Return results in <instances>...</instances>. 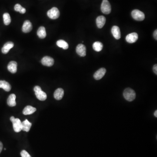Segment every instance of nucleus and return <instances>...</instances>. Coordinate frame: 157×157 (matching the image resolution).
Returning <instances> with one entry per match:
<instances>
[{
	"mask_svg": "<svg viewBox=\"0 0 157 157\" xmlns=\"http://www.w3.org/2000/svg\"><path fill=\"white\" fill-rule=\"evenodd\" d=\"M123 96L126 100L129 102H131L135 99L136 93L131 88H127L124 91Z\"/></svg>",
	"mask_w": 157,
	"mask_h": 157,
	"instance_id": "1",
	"label": "nucleus"
},
{
	"mask_svg": "<svg viewBox=\"0 0 157 157\" xmlns=\"http://www.w3.org/2000/svg\"><path fill=\"white\" fill-rule=\"evenodd\" d=\"M11 121L13 124V129L14 131L17 133L20 132L22 130V122L19 118H15L14 116L11 117Z\"/></svg>",
	"mask_w": 157,
	"mask_h": 157,
	"instance_id": "2",
	"label": "nucleus"
},
{
	"mask_svg": "<svg viewBox=\"0 0 157 157\" xmlns=\"http://www.w3.org/2000/svg\"><path fill=\"white\" fill-rule=\"evenodd\" d=\"M34 90L35 92V95L37 99L39 100L44 101L47 99V94L42 90L39 86H35L34 88Z\"/></svg>",
	"mask_w": 157,
	"mask_h": 157,
	"instance_id": "3",
	"label": "nucleus"
},
{
	"mask_svg": "<svg viewBox=\"0 0 157 157\" xmlns=\"http://www.w3.org/2000/svg\"><path fill=\"white\" fill-rule=\"evenodd\" d=\"M101 10L104 14L108 15L111 11V5L108 0H103L101 5Z\"/></svg>",
	"mask_w": 157,
	"mask_h": 157,
	"instance_id": "4",
	"label": "nucleus"
},
{
	"mask_svg": "<svg viewBox=\"0 0 157 157\" xmlns=\"http://www.w3.org/2000/svg\"><path fill=\"white\" fill-rule=\"evenodd\" d=\"M131 15L133 19L138 21H142L145 19L144 13L139 10H134L131 12Z\"/></svg>",
	"mask_w": 157,
	"mask_h": 157,
	"instance_id": "5",
	"label": "nucleus"
},
{
	"mask_svg": "<svg viewBox=\"0 0 157 157\" xmlns=\"http://www.w3.org/2000/svg\"><path fill=\"white\" fill-rule=\"evenodd\" d=\"M47 15L50 19H56L59 17L60 12L57 7H53L47 12Z\"/></svg>",
	"mask_w": 157,
	"mask_h": 157,
	"instance_id": "6",
	"label": "nucleus"
},
{
	"mask_svg": "<svg viewBox=\"0 0 157 157\" xmlns=\"http://www.w3.org/2000/svg\"><path fill=\"white\" fill-rule=\"evenodd\" d=\"M138 39V35L136 33H133L128 35L126 37V40L130 43H135Z\"/></svg>",
	"mask_w": 157,
	"mask_h": 157,
	"instance_id": "7",
	"label": "nucleus"
},
{
	"mask_svg": "<svg viewBox=\"0 0 157 157\" xmlns=\"http://www.w3.org/2000/svg\"><path fill=\"white\" fill-rule=\"evenodd\" d=\"M41 62L43 65L49 67H52L54 63V60L53 59L48 56L44 57L42 59Z\"/></svg>",
	"mask_w": 157,
	"mask_h": 157,
	"instance_id": "8",
	"label": "nucleus"
},
{
	"mask_svg": "<svg viewBox=\"0 0 157 157\" xmlns=\"http://www.w3.org/2000/svg\"><path fill=\"white\" fill-rule=\"evenodd\" d=\"M76 52L77 53L80 57H85L86 56V46L82 44L78 45L76 48Z\"/></svg>",
	"mask_w": 157,
	"mask_h": 157,
	"instance_id": "9",
	"label": "nucleus"
},
{
	"mask_svg": "<svg viewBox=\"0 0 157 157\" xmlns=\"http://www.w3.org/2000/svg\"><path fill=\"white\" fill-rule=\"evenodd\" d=\"M106 73V69L104 68H101L95 73L93 75V77L95 80H100L104 77Z\"/></svg>",
	"mask_w": 157,
	"mask_h": 157,
	"instance_id": "10",
	"label": "nucleus"
},
{
	"mask_svg": "<svg viewBox=\"0 0 157 157\" xmlns=\"http://www.w3.org/2000/svg\"><path fill=\"white\" fill-rule=\"evenodd\" d=\"M33 29V25L31 22L29 20L25 21L22 26V30L24 33H29Z\"/></svg>",
	"mask_w": 157,
	"mask_h": 157,
	"instance_id": "11",
	"label": "nucleus"
},
{
	"mask_svg": "<svg viewBox=\"0 0 157 157\" xmlns=\"http://www.w3.org/2000/svg\"><path fill=\"white\" fill-rule=\"evenodd\" d=\"M106 19L104 16H98L96 19V24L99 29H101L105 24Z\"/></svg>",
	"mask_w": 157,
	"mask_h": 157,
	"instance_id": "12",
	"label": "nucleus"
},
{
	"mask_svg": "<svg viewBox=\"0 0 157 157\" xmlns=\"http://www.w3.org/2000/svg\"><path fill=\"white\" fill-rule=\"evenodd\" d=\"M111 33L113 36L116 39H119L121 37L120 29L118 26H113L111 29Z\"/></svg>",
	"mask_w": 157,
	"mask_h": 157,
	"instance_id": "13",
	"label": "nucleus"
},
{
	"mask_svg": "<svg viewBox=\"0 0 157 157\" xmlns=\"http://www.w3.org/2000/svg\"><path fill=\"white\" fill-rule=\"evenodd\" d=\"M17 63L15 61H11L9 63L7 66V69L10 72L15 73L17 72Z\"/></svg>",
	"mask_w": 157,
	"mask_h": 157,
	"instance_id": "14",
	"label": "nucleus"
},
{
	"mask_svg": "<svg viewBox=\"0 0 157 157\" xmlns=\"http://www.w3.org/2000/svg\"><path fill=\"white\" fill-rule=\"evenodd\" d=\"M64 90L62 88H59L56 90L54 93V96L56 100H61L63 98V96H64Z\"/></svg>",
	"mask_w": 157,
	"mask_h": 157,
	"instance_id": "15",
	"label": "nucleus"
},
{
	"mask_svg": "<svg viewBox=\"0 0 157 157\" xmlns=\"http://www.w3.org/2000/svg\"><path fill=\"white\" fill-rule=\"evenodd\" d=\"M14 44L12 42H8L4 45L1 49L2 53L4 54H7L9 53V50L14 47Z\"/></svg>",
	"mask_w": 157,
	"mask_h": 157,
	"instance_id": "16",
	"label": "nucleus"
},
{
	"mask_svg": "<svg viewBox=\"0 0 157 157\" xmlns=\"http://www.w3.org/2000/svg\"><path fill=\"white\" fill-rule=\"evenodd\" d=\"M36 111V109L31 106H27L23 110V114L25 115H30L33 114Z\"/></svg>",
	"mask_w": 157,
	"mask_h": 157,
	"instance_id": "17",
	"label": "nucleus"
},
{
	"mask_svg": "<svg viewBox=\"0 0 157 157\" xmlns=\"http://www.w3.org/2000/svg\"><path fill=\"white\" fill-rule=\"evenodd\" d=\"M16 95L15 94H11L7 98V104L9 106L13 107L15 106L16 103L15 101Z\"/></svg>",
	"mask_w": 157,
	"mask_h": 157,
	"instance_id": "18",
	"label": "nucleus"
},
{
	"mask_svg": "<svg viewBox=\"0 0 157 157\" xmlns=\"http://www.w3.org/2000/svg\"><path fill=\"white\" fill-rule=\"evenodd\" d=\"M0 88H2L5 91L9 92L11 90V86L10 84L5 80H0Z\"/></svg>",
	"mask_w": 157,
	"mask_h": 157,
	"instance_id": "19",
	"label": "nucleus"
},
{
	"mask_svg": "<svg viewBox=\"0 0 157 157\" xmlns=\"http://www.w3.org/2000/svg\"><path fill=\"white\" fill-rule=\"evenodd\" d=\"M32 124L26 119L22 122V130L23 131L29 132L31 128Z\"/></svg>",
	"mask_w": 157,
	"mask_h": 157,
	"instance_id": "20",
	"label": "nucleus"
},
{
	"mask_svg": "<svg viewBox=\"0 0 157 157\" xmlns=\"http://www.w3.org/2000/svg\"><path fill=\"white\" fill-rule=\"evenodd\" d=\"M37 35L41 39H44L46 36L45 28L43 26L39 27L37 31Z\"/></svg>",
	"mask_w": 157,
	"mask_h": 157,
	"instance_id": "21",
	"label": "nucleus"
},
{
	"mask_svg": "<svg viewBox=\"0 0 157 157\" xmlns=\"http://www.w3.org/2000/svg\"><path fill=\"white\" fill-rule=\"evenodd\" d=\"M92 48L96 52H100L103 49V44L100 42H95L92 45Z\"/></svg>",
	"mask_w": 157,
	"mask_h": 157,
	"instance_id": "22",
	"label": "nucleus"
},
{
	"mask_svg": "<svg viewBox=\"0 0 157 157\" xmlns=\"http://www.w3.org/2000/svg\"><path fill=\"white\" fill-rule=\"evenodd\" d=\"M57 44L58 46L62 48L63 49H67L69 48L68 44L63 40H58L57 42Z\"/></svg>",
	"mask_w": 157,
	"mask_h": 157,
	"instance_id": "23",
	"label": "nucleus"
},
{
	"mask_svg": "<svg viewBox=\"0 0 157 157\" xmlns=\"http://www.w3.org/2000/svg\"><path fill=\"white\" fill-rule=\"evenodd\" d=\"M3 19L4 24L6 25H9L11 22L10 15L8 13H5L3 15Z\"/></svg>",
	"mask_w": 157,
	"mask_h": 157,
	"instance_id": "24",
	"label": "nucleus"
},
{
	"mask_svg": "<svg viewBox=\"0 0 157 157\" xmlns=\"http://www.w3.org/2000/svg\"><path fill=\"white\" fill-rule=\"evenodd\" d=\"M14 9L15 11L19 12L21 14H25L26 12V9L24 7H22L19 4H17L15 6Z\"/></svg>",
	"mask_w": 157,
	"mask_h": 157,
	"instance_id": "25",
	"label": "nucleus"
},
{
	"mask_svg": "<svg viewBox=\"0 0 157 157\" xmlns=\"http://www.w3.org/2000/svg\"><path fill=\"white\" fill-rule=\"evenodd\" d=\"M21 157H31V155L29 154V153L25 151V150H23L21 152Z\"/></svg>",
	"mask_w": 157,
	"mask_h": 157,
	"instance_id": "26",
	"label": "nucleus"
},
{
	"mask_svg": "<svg viewBox=\"0 0 157 157\" xmlns=\"http://www.w3.org/2000/svg\"><path fill=\"white\" fill-rule=\"evenodd\" d=\"M153 70L154 73H155L156 75H157V65L155 64L153 68Z\"/></svg>",
	"mask_w": 157,
	"mask_h": 157,
	"instance_id": "27",
	"label": "nucleus"
},
{
	"mask_svg": "<svg viewBox=\"0 0 157 157\" xmlns=\"http://www.w3.org/2000/svg\"><path fill=\"white\" fill-rule=\"evenodd\" d=\"M154 37V39L155 40H157V30L156 29L154 31V33L153 34Z\"/></svg>",
	"mask_w": 157,
	"mask_h": 157,
	"instance_id": "28",
	"label": "nucleus"
},
{
	"mask_svg": "<svg viewBox=\"0 0 157 157\" xmlns=\"http://www.w3.org/2000/svg\"><path fill=\"white\" fill-rule=\"evenodd\" d=\"M3 145L2 142L0 141V153H1V151H2V149H3Z\"/></svg>",
	"mask_w": 157,
	"mask_h": 157,
	"instance_id": "29",
	"label": "nucleus"
},
{
	"mask_svg": "<svg viewBox=\"0 0 157 157\" xmlns=\"http://www.w3.org/2000/svg\"><path fill=\"white\" fill-rule=\"evenodd\" d=\"M154 116H155V117H157V110H156V111L154 112Z\"/></svg>",
	"mask_w": 157,
	"mask_h": 157,
	"instance_id": "30",
	"label": "nucleus"
}]
</instances>
